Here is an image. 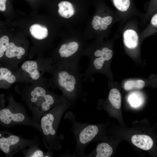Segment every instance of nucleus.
<instances>
[{
  "label": "nucleus",
  "instance_id": "1",
  "mask_svg": "<svg viewBox=\"0 0 157 157\" xmlns=\"http://www.w3.org/2000/svg\"><path fill=\"white\" fill-rule=\"evenodd\" d=\"M70 105V102L63 96L61 100L41 118L39 124L43 142L51 152L62 148L63 137L58 135V129L62 116Z\"/></svg>",
  "mask_w": 157,
  "mask_h": 157
},
{
  "label": "nucleus",
  "instance_id": "2",
  "mask_svg": "<svg viewBox=\"0 0 157 157\" xmlns=\"http://www.w3.org/2000/svg\"><path fill=\"white\" fill-rule=\"evenodd\" d=\"M33 119L39 124L41 117L62 98L49 93L44 88L37 86L29 93L24 94Z\"/></svg>",
  "mask_w": 157,
  "mask_h": 157
},
{
  "label": "nucleus",
  "instance_id": "3",
  "mask_svg": "<svg viewBox=\"0 0 157 157\" xmlns=\"http://www.w3.org/2000/svg\"><path fill=\"white\" fill-rule=\"evenodd\" d=\"M56 81L64 97L69 102L74 100L80 91L81 75L78 66L58 65Z\"/></svg>",
  "mask_w": 157,
  "mask_h": 157
},
{
  "label": "nucleus",
  "instance_id": "4",
  "mask_svg": "<svg viewBox=\"0 0 157 157\" xmlns=\"http://www.w3.org/2000/svg\"><path fill=\"white\" fill-rule=\"evenodd\" d=\"M0 122L8 126H26L40 132V124L28 115L25 108L13 99L8 107L0 110Z\"/></svg>",
  "mask_w": 157,
  "mask_h": 157
},
{
  "label": "nucleus",
  "instance_id": "5",
  "mask_svg": "<svg viewBox=\"0 0 157 157\" xmlns=\"http://www.w3.org/2000/svg\"><path fill=\"white\" fill-rule=\"evenodd\" d=\"M72 122V130L76 142V152L78 155H83L86 146L96 136L99 129L97 126L93 125H87L86 124L76 121L73 117L71 112L66 113Z\"/></svg>",
  "mask_w": 157,
  "mask_h": 157
},
{
  "label": "nucleus",
  "instance_id": "6",
  "mask_svg": "<svg viewBox=\"0 0 157 157\" xmlns=\"http://www.w3.org/2000/svg\"><path fill=\"white\" fill-rule=\"evenodd\" d=\"M37 144L39 143L36 137L26 139L10 132L6 137L1 136L0 133V149L8 156H13L27 147Z\"/></svg>",
  "mask_w": 157,
  "mask_h": 157
},
{
  "label": "nucleus",
  "instance_id": "7",
  "mask_svg": "<svg viewBox=\"0 0 157 157\" xmlns=\"http://www.w3.org/2000/svg\"><path fill=\"white\" fill-rule=\"evenodd\" d=\"M28 42V38L22 32L14 29L4 56L9 59H21L26 53Z\"/></svg>",
  "mask_w": 157,
  "mask_h": 157
},
{
  "label": "nucleus",
  "instance_id": "8",
  "mask_svg": "<svg viewBox=\"0 0 157 157\" xmlns=\"http://www.w3.org/2000/svg\"><path fill=\"white\" fill-rule=\"evenodd\" d=\"M15 0H0V13L4 16L7 26L13 20L24 14L15 9L13 4Z\"/></svg>",
  "mask_w": 157,
  "mask_h": 157
},
{
  "label": "nucleus",
  "instance_id": "9",
  "mask_svg": "<svg viewBox=\"0 0 157 157\" xmlns=\"http://www.w3.org/2000/svg\"><path fill=\"white\" fill-rule=\"evenodd\" d=\"M78 48V44L76 42L62 44L58 50L60 56L62 58V60L58 65H67L69 58L76 53Z\"/></svg>",
  "mask_w": 157,
  "mask_h": 157
},
{
  "label": "nucleus",
  "instance_id": "10",
  "mask_svg": "<svg viewBox=\"0 0 157 157\" xmlns=\"http://www.w3.org/2000/svg\"><path fill=\"white\" fill-rule=\"evenodd\" d=\"M14 31L7 25L0 29V58L4 57Z\"/></svg>",
  "mask_w": 157,
  "mask_h": 157
},
{
  "label": "nucleus",
  "instance_id": "11",
  "mask_svg": "<svg viewBox=\"0 0 157 157\" xmlns=\"http://www.w3.org/2000/svg\"><path fill=\"white\" fill-rule=\"evenodd\" d=\"M132 143L137 147L145 150L151 149L153 144V141L148 135H135L131 138Z\"/></svg>",
  "mask_w": 157,
  "mask_h": 157
},
{
  "label": "nucleus",
  "instance_id": "12",
  "mask_svg": "<svg viewBox=\"0 0 157 157\" xmlns=\"http://www.w3.org/2000/svg\"><path fill=\"white\" fill-rule=\"evenodd\" d=\"M22 69L28 73L31 77L34 80H37L40 76L38 70L37 63L34 60H27L24 62L21 66Z\"/></svg>",
  "mask_w": 157,
  "mask_h": 157
},
{
  "label": "nucleus",
  "instance_id": "13",
  "mask_svg": "<svg viewBox=\"0 0 157 157\" xmlns=\"http://www.w3.org/2000/svg\"><path fill=\"white\" fill-rule=\"evenodd\" d=\"M124 42L125 45L130 49L135 48L138 43V36L136 32L132 29L126 31L123 35Z\"/></svg>",
  "mask_w": 157,
  "mask_h": 157
},
{
  "label": "nucleus",
  "instance_id": "14",
  "mask_svg": "<svg viewBox=\"0 0 157 157\" xmlns=\"http://www.w3.org/2000/svg\"><path fill=\"white\" fill-rule=\"evenodd\" d=\"M113 150L108 143H101L99 144L96 148V157H109L112 155Z\"/></svg>",
  "mask_w": 157,
  "mask_h": 157
},
{
  "label": "nucleus",
  "instance_id": "15",
  "mask_svg": "<svg viewBox=\"0 0 157 157\" xmlns=\"http://www.w3.org/2000/svg\"><path fill=\"white\" fill-rule=\"evenodd\" d=\"M39 144L28 147L27 149L23 150V155L27 157H44L45 153L39 148Z\"/></svg>",
  "mask_w": 157,
  "mask_h": 157
},
{
  "label": "nucleus",
  "instance_id": "16",
  "mask_svg": "<svg viewBox=\"0 0 157 157\" xmlns=\"http://www.w3.org/2000/svg\"><path fill=\"white\" fill-rule=\"evenodd\" d=\"M108 99L114 107L117 109L120 108L121 97L120 93L118 90L115 88L112 89L109 93Z\"/></svg>",
  "mask_w": 157,
  "mask_h": 157
},
{
  "label": "nucleus",
  "instance_id": "17",
  "mask_svg": "<svg viewBox=\"0 0 157 157\" xmlns=\"http://www.w3.org/2000/svg\"><path fill=\"white\" fill-rule=\"evenodd\" d=\"M15 76L12 75L11 72L5 67L0 68V81L4 80L9 83H13L16 80Z\"/></svg>",
  "mask_w": 157,
  "mask_h": 157
},
{
  "label": "nucleus",
  "instance_id": "18",
  "mask_svg": "<svg viewBox=\"0 0 157 157\" xmlns=\"http://www.w3.org/2000/svg\"><path fill=\"white\" fill-rule=\"evenodd\" d=\"M145 85L144 81L141 80H129L126 81L124 85V88L126 90H129L133 89H140Z\"/></svg>",
  "mask_w": 157,
  "mask_h": 157
},
{
  "label": "nucleus",
  "instance_id": "19",
  "mask_svg": "<svg viewBox=\"0 0 157 157\" xmlns=\"http://www.w3.org/2000/svg\"><path fill=\"white\" fill-rule=\"evenodd\" d=\"M94 55L96 57H100L105 61L110 60L113 56V51L105 47L101 50H97L94 53Z\"/></svg>",
  "mask_w": 157,
  "mask_h": 157
},
{
  "label": "nucleus",
  "instance_id": "20",
  "mask_svg": "<svg viewBox=\"0 0 157 157\" xmlns=\"http://www.w3.org/2000/svg\"><path fill=\"white\" fill-rule=\"evenodd\" d=\"M128 100L131 105L134 107L139 106L143 101L142 96L137 93H133L130 94Z\"/></svg>",
  "mask_w": 157,
  "mask_h": 157
},
{
  "label": "nucleus",
  "instance_id": "21",
  "mask_svg": "<svg viewBox=\"0 0 157 157\" xmlns=\"http://www.w3.org/2000/svg\"><path fill=\"white\" fill-rule=\"evenodd\" d=\"M114 5L119 10L125 11L129 8L130 4V0H113Z\"/></svg>",
  "mask_w": 157,
  "mask_h": 157
},
{
  "label": "nucleus",
  "instance_id": "22",
  "mask_svg": "<svg viewBox=\"0 0 157 157\" xmlns=\"http://www.w3.org/2000/svg\"><path fill=\"white\" fill-rule=\"evenodd\" d=\"M29 5L31 9V13L35 14L38 13V9L45 0H23Z\"/></svg>",
  "mask_w": 157,
  "mask_h": 157
},
{
  "label": "nucleus",
  "instance_id": "23",
  "mask_svg": "<svg viewBox=\"0 0 157 157\" xmlns=\"http://www.w3.org/2000/svg\"><path fill=\"white\" fill-rule=\"evenodd\" d=\"M112 17L110 16L101 17L100 28L103 30L106 29L108 26L112 23Z\"/></svg>",
  "mask_w": 157,
  "mask_h": 157
},
{
  "label": "nucleus",
  "instance_id": "24",
  "mask_svg": "<svg viewBox=\"0 0 157 157\" xmlns=\"http://www.w3.org/2000/svg\"><path fill=\"white\" fill-rule=\"evenodd\" d=\"M97 57L94 60L93 64L96 69H100L103 67L104 61H105L100 57Z\"/></svg>",
  "mask_w": 157,
  "mask_h": 157
},
{
  "label": "nucleus",
  "instance_id": "25",
  "mask_svg": "<svg viewBox=\"0 0 157 157\" xmlns=\"http://www.w3.org/2000/svg\"><path fill=\"white\" fill-rule=\"evenodd\" d=\"M101 17L98 16H95L93 18L92 24L93 28L96 30H98L101 26Z\"/></svg>",
  "mask_w": 157,
  "mask_h": 157
},
{
  "label": "nucleus",
  "instance_id": "26",
  "mask_svg": "<svg viewBox=\"0 0 157 157\" xmlns=\"http://www.w3.org/2000/svg\"><path fill=\"white\" fill-rule=\"evenodd\" d=\"M151 23L152 25L155 26L157 25V14L154 15L152 17L151 20Z\"/></svg>",
  "mask_w": 157,
  "mask_h": 157
},
{
  "label": "nucleus",
  "instance_id": "27",
  "mask_svg": "<svg viewBox=\"0 0 157 157\" xmlns=\"http://www.w3.org/2000/svg\"><path fill=\"white\" fill-rule=\"evenodd\" d=\"M6 26L7 25L5 22L0 20V29Z\"/></svg>",
  "mask_w": 157,
  "mask_h": 157
}]
</instances>
